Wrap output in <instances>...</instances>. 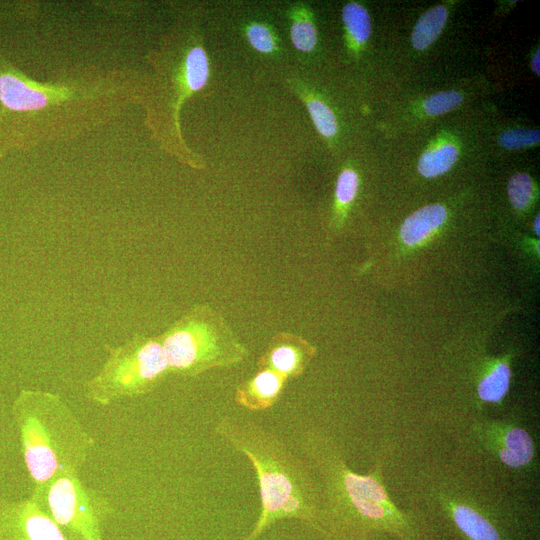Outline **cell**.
I'll return each instance as SVG.
<instances>
[{"mask_svg": "<svg viewBox=\"0 0 540 540\" xmlns=\"http://www.w3.org/2000/svg\"><path fill=\"white\" fill-rule=\"evenodd\" d=\"M298 447L321 490L319 540H364L371 534L396 540H437L419 511L400 507L390 497L384 481L385 453L368 474H358L347 465L336 440L322 429H305Z\"/></svg>", "mask_w": 540, "mask_h": 540, "instance_id": "cell-1", "label": "cell"}, {"mask_svg": "<svg viewBox=\"0 0 540 540\" xmlns=\"http://www.w3.org/2000/svg\"><path fill=\"white\" fill-rule=\"evenodd\" d=\"M410 501L437 540H540L536 509L479 472L431 465L418 472Z\"/></svg>", "mask_w": 540, "mask_h": 540, "instance_id": "cell-2", "label": "cell"}, {"mask_svg": "<svg viewBox=\"0 0 540 540\" xmlns=\"http://www.w3.org/2000/svg\"><path fill=\"white\" fill-rule=\"evenodd\" d=\"M216 434L243 454L256 474L260 513L243 540H258L275 523L297 520L322 535V498L318 480L307 461L277 434L258 422L225 415Z\"/></svg>", "mask_w": 540, "mask_h": 540, "instance_id": "cell-3", "label": "cell"}, {"mask_svg": "<svg viewBox=\"0 0 540 540\" xmlns=\"http://www.w3.org/2000/svg\"><path fill=\"white\" fill-rule=\"evenodd\" d=\"M119 90L102 76L39 83L0 56V154L52 133L84 129L104 116L100 109L107 108Z\"/></svg>", "mask_w": 540, "mask_h": 540, "instance_id": "cell-4", "label": "cell"}, {"mask_svg": "<svg viewBox=\"0 0 540 540\" xmlns=\"http://www.w3.org/2000/svg\"><path fill=\"white\" fill-rule=\"evenodd\" d=\"M11 415L33 487L62 473H80L95 448L94 437L57 393L21 389Z\"/></svg>", "mask_w": 540, "mask_h": 540, "instance_id": "cell-5", "label": "cell"}, {"mask_svg": "<svg viewBox=\"0 0 540 540\" xmlns=\"http://www.w3.org/2000/svg\"><path fill=\"white\" fill-rule=\"evenodd\" d=\"M158 337L170 373L184 377L230 368L250 355L224 317L206 304L190 307Z\"/></svg>", "mask_w": 540, "mask_h": 540, "instance_id": "cell-6", "label": "cell"}, {"mask_svg": "<svg viewBox=\"0 0 540 540\" xmlns=\"http://www.w3.org/2000/svg\"><path fill=\"white\" fill-rule=\"evenodd\" d=\"M108 353L101 369L84 384L85 397L106 407L152 392L170 374L158 336L135 334Z\"/></svg>", "mask_w": 540, "mask_h": 540, "instance_id": "cell-7", "label": "cell"}, {"mask_svg": "<svg viewBox=\"0 0 540 540\" xmlns=\"http://www.w3.org/2000/svg\"><path fill=\"white\" fill-rule=\"evenodd\" d=\"M459 442L469 459L488 477L528 478L537 469L531 433L512 416L475 415L461 430Z\"/></svg>", "mask_w": 540, "mask_h": 540, "instance_id": "cell-8", "label": "cell"}, {"mask_svg": "<svg viewBox=\"0 0 540 540\" xmlns=\"http://www.w3.org/2000/svg\"><path fill=\"white\" fill-rule=\"evenodd\" d=\"M55 523L66 540H104L114 513L110 500L86 485L77 472H66L32 488L29 496Z\"/></svg>", "mask_w": 540, "mask_h": 540, "instance_id": "cell-9", "label": "cell"}, {"mask_svg": "<svg viewBox=\"0 0 540 540\" xmlns=\"http://www.w3.org/2000/svg\"><path fill=\"white\" fill-rule=\"evenodd\" d=\"M0 540H66L55 523L30 498L0 497Z\"/></svg>", "mask_w": 540, "mask_h": 540, "instance_id": "cell-10", "label": "cell"}, {"mask_svg": "<svg viewBox=\"0 0 540 540\" xmlns=\"http://www.w3.org/2000/svg\"><path fill=\"white\" fill-rule=\"evenodd\" d=\"M316 353V347L302 336L279 332L270 339L257 366L271 369L289 380L301 376Z\"/></svg>", "mask_w": 540, "mask_h": 540, "instance_id": "cell-11", "label": "cell"}, {"mask_svg": "<svg viewBox=\"0 0 540 540\" xmlns=\"http://www.w3.org/2000/svg\"><path fill=\"white\" fill-rule=\"evenodd\" d=\"M210 78V61L204 47L199 43L188 44L180 55L174 70V118L179 132V110L184 100L202 90Z\"/></svg>", "mask_w": 540, "mask_h": 540, "instance_id": "cell-12", "label": "cell"}, {"mask_svg": "<svg viewBox=\"0 0 540 540\" xmlns=\"http://www.w3.org/2000/svg\"><path fill=\"white\" fill-rule=\"evenodd\" d=\"M287 381L271 369L258 368L257 372L236 387L234 401L248 411L267 410L278 402Z\"/></svg>", "mask_w": 540, "mask_h": 540, "instance_id": "cell-13", "label": "cell"}, {"mask_svg": "<svg viewBox=\"0 0 540 540\" xmlns=\"http://www.w3.org/2000/svg\"><path fill=\"white\" fill-rule=\"evenodd\" d=\"M289 86L306 106L317 132L327 141L333 142L339 132V124L332 108L300 79L291 77Z\"/></svg>", "mask_w": 540, "mask_h": 540, "instance_id": "cell-14", "label": "cell"}, {"mask_svg": "<svg viewBox=\"0 0 540 540\" xmlns=\"http://www.w3.org/2000/svg\"><path fill=\"white\" fill-rule=\"evenodd\" d=\"M447 219L443 205L424 206L408 216L400 227V237L404 244L415 246L426 240L441 227Z\"/></svg>", "mask_w": 540, "mask_h": 540, "instance_id": "cell-15", "label": "cell"}, {"mask_svg": "<svg viewBox=\"0 0 540 540\" xmlns=\"http://www.w3.org/2000/svg\"><path fill=\"white\" fill-rule=\"evenodd\" d=\"M289 38L295 50L303 55L315 52L318 30L311 9L303 3H293L286 10Z\"/></svg>", "mask_w": 540, "mask_h": 540, "instance_id": "cell-16", "label": "cell"}, {"mask_svg": "<svg viewBox=\"0 0 540 540\" xmlns=\"http://www.w3.org/2000/svg\"><path fill=\"white\" fill-rule=\"evenodd\" d=\"M241 30L248 45L258 54L269 58L282 55V41L270 21L251 18L244 22Z\"/></svg>", "mask_w": 540, "mask_h": 540, "instance_id": "cell-17", "label": "cell"}, {"mask_svg": "<svg viewBox=\"0 0 540 540\" xmlns=\"http://www.w3.org/2000/svg\"><path fill=\"white\" fill-rule=\"evenodd\" d=\"M511 368L506 359L496 366L476 385V399L479 406L499 405L507 395L511 381Z\"/></svg>", "mask_w": 540, "mask_h": 540, "instance_id": "cell-18", "label": "cell"}, {"mask_svg": "<svg viewBox=\"0 0 540 540\" xmlns=\"http://www.w3.org/2000/svg\"><path fill=\"white\" fill-rule=\"evenodd\" d=\"M448 18V11L442 5L425 12L414 26L411 43L414 49H427L440 35Z\"/></svg>", "mask_w": 540, "mask_h": 540, "instance_id": "cell-19", "label": "cell"}, {"mask_svg": "<svg viewBox=\"0 0 540 540\" xmlns=\"http://www.w3.org/2000/svg\"><path fill=\"white\" fill-rule=\"evenodd\" d=\"M458 148L452 143H442L428 148L421 155L417 169L426 178H434L449 171L458 159Z\"/></svg>", "mask_w": 540, "mask_h": 540, "instance_id": "cell-20", "label": "cell"}, {"mask_svg": "<svg viewBox=\"0 0 540 540\" xmlns=\"http://www.w3.org/2000/svg\"><path fill=\"white\" fill-rule=\"evenodd\" d=\"M342 21L352 47L363 46L371 35V20L367 9L358 2H349L342 8Z\"/></svg>", "mask_w": 540, "mask_h": 540, "instance_id": "cell-21", "label": "cell"}, {"mask_svg": "<svg viewBox=\"0 0 540 540\" xmlns=\"http://www.w3.org/2000/svg\"><path fill=\"white\" fill-rule=\"evenodd\" d=\"M359 184L358 173L352 168H344L338 175L335 186V204L341 215L355 200Z\"/></svg>", "mask_w": 540, "mask_h": 540, "instance_id": "cell-22", "label": "cell"}, {"mask_svg": "<svg viewBox=\"0 0 540 540\" xmlns=\"http://www.w3.org/2000/svg\"><path fill=\"white\" fill-rule=\"evenodd\" d=\"M507 190L511 204L516 209L523 210L533 199L534 184L528 174L516 173L509 179Z\"/></svg>", "mask_w": 540, "mask_h": 540, "instance_id": "cell-23", "label": "cell"}, {"mask_svg": "<svg viewBox=\"0 0 540 540\" xmlns=\"http://www.w3.org/2000/svg\"><path fill=\"white\" fill-rule=\"evenodd\" d=\"M462 101L463 96L458 91H443L427 97L423 101V110L428 115H441L457 108Z\"/></svg>", "mask_w": 540, "mask_h": 540, "instance_id": "cell-24", "label": "cell"}, {"mask_svg": "<svg viewBox=\"0 0 540 540\" xmlns=\"http://www.w3.org/2000/svg\"><path fill=\"white\" fill-rule=\"evenodd\" d=\"M540 133L534 129H510L500 134L498 142L505 149H521L539 143Z\"/></svg>", "mask_w": 540, "mask_h": 540, "instance_id": "cell-25", "label": "cell"}, {"mask_svg": "<svg viewBox=\"0 0 540 540\" xmlns=\"http://www.w3.org/2000/svg\"><path fill=\"white\" fill-rule=\"evenodd\" d=\"M540 51L539 48L536 50L532 60H531V68L533 72L539 76L540 74Z\"/></svg>", "mask_w": 540, "mask_h": 540, "instance_id": "cell-26", "label": "cell"}, {"mask_svg": "<svg viewBox=\"0 0 540 540\" xmlns=\"http://www.w3.org/2000/svg\"><path fill=\"white\" fill-rule=\"evenodd\" d=\"M364 540H396V539L385 534H371L368 537H366Z\"/></svg>", "mask_w": 540, "mask_h": 540, "instance_id": "cell-27", "label": "cell"}, {"mask_svg": "<svg viewBox=\"0 0 540 540\" xmlns=\"http://www.w3.org/2000/svg\"><path fill=\"white\" fill-rule=\"evenodd\" d=\"M534 231L537 235H539V214H537L534 220Z\"/></svg>", "mask_w": 540, "mask_h": 540, "instance_id": "cell-28", "label": "cell"}]
</instances>
